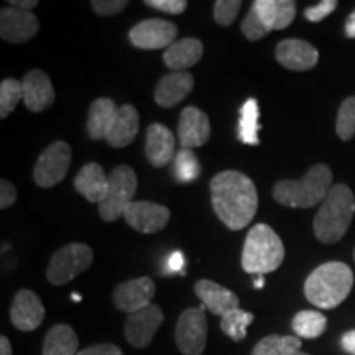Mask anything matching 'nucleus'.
<instances>
[{"label": "nucleus", "instance_id": "7ed1b4c3", "mask_svg": "<svg viewBox=\"0 0 355 355\" xmlns=\"http://www.w3.org/2000/svg\"><path fill=\"white\" fill-rule=\"evenodd\" d=\"M332 171L324 163L311 166L301 180H283L273 186V199L286 207L309 209L326 199L332 188Z\"/></svg>", "mask_w": 355, "mask_h": 355}, {"label": "nucleus", "instance_id": "4be33fe9", "mask_svg": "<svg viewBox=\"0 0 355 355\" xmlns=\"http://www.w3.org/2000/svg\"><path fill=\"white\" fill-rule=\"evenodd\" d=\"M74 188L87 201L101 204L107 194L109 175L97 163H87L74 178Z\"/></svg>", "mask_w": 355, "mask_h": 355}, {"label": "nucleus", "instance_id": "423d86ee", "mask_svg": "<svg viewBox=\"0 0 355 355\" xmlns=\"http://www.w3.org/2000/svg\"><path fill=\"white\" fill-rule=\"evenodd\" d=\"M137 181L135 171L130 166L122 165L114 168L109 175V189L104 201L99 204V216L105 222H114L125 214L127 207L135 198Z\"/></svg>", "mask_w": 355, "mask_h": 355}, {"label": "nucleus", "instance_id": "1a4fd4ad", "mask_svg": "<svg viewBox=\"0 0 355 355\" xmlns=\"http://www.w3.org/2000/svg\"><path fill=\"white\" fill-rule=\"evenodd\" d=\"M176 345L183 355H201L207 343V319L204 306L183 311L176 322Z\"/></svg>", "mask_w": 355, "mask_h": 355}, {"label": "nucleus", "instance_id": "20e7f679", "mask_svg": "<svg viewBox=\"0 0 355 355\" xmlns=\"http://www.w3.org/2000/svg\"><path fill=\"white\" fill-rule=\"evenodd\" d=\"M355 214V198L347 184H334L314 217V235L322 243H336L349 230Z\"/></svg>", "mask_w": 355, "mask_h": 355}, {"label": "nucleus", "instance_id": "ea45409f", "mask_svg": "<svg viewBox=\"0 0 355 355\" xmlns=\"http://www.w3.org/2000/svg\"><path fill=\"white\" fill-rule=\"evenodd\" d=\"M17 201V188L10 181L2 180L0 181V207L7 209L13 202Z\"/></svg>", "mask_w": 355, "mask_h": 355}, {"label": "nucleus", "instance_id": "4468645a", "mask_svg": "<svg viewBox=\"0 0 355 355\" xmlns=\"http://www.w3.org/2000/svg\"><path fill=\"white\" fill-rule=\"evenodd\" d=\"M127 224L141 234H157L166 227L170 220V209L162 204L148 201H133L127 207Z\"/></svg>", "mask_w": 355, "mask_h": 355}, {"label": "nucleus", "instance_id": "bb28decb", "mask_svg": "<svg viewBox=\"0 0 355 355\" xmlns=\"http://www.w3.org/2000/svg\"><path fill=\"white\" fill-rule=\"evenodd\" d=\"M79 340L68 324L51 327L43 340V355H78Z\"/></svg>", "mask_w": 355, "mask_h": 355}, {"label": "nucleus", "instance_id": "3c124183", "mask_svg": "<svg viewBox=\"0 0 355 355\" xmlns=\"http://www.w3.org/2000/svg\"><path fill=\"white\" fill-rule=\"evenodd\" d=\"M354 259H355V254H354Z\"/></svg>", "mask_w": 355, "mask_h": 355}, {"label": "nucleus", "instance_id": "2f4dec72", "mask_svg": "<svg viewBox=\"0 0 355 355\" xmlns=\"http://www.w3.org/2000/svg\"><path fill=\"white\" fill-rule=\"evenodd\" d=\"M24 101V84L13 78L3 79L0 84V117L6 119Z\"/></svg>", "mask_w": 355, "mask_h": 355}, {"label": "nucleus", "instance_id": "e433bc0d", "mask_svg": "<svg viewBox=\"0 0 355 355\" xmlns=\"http://www.w3.org/2000/svg\"><path fill=\"white\" fill-rule=\"evenodd\" d=\"M128 6L127 0H92L91 7L97 15L101 17H114L117 13L125 10Z\"/></svg>", "mask_w": 355, "mask_h": 355}, {"label": "nucleus", "instance_id": "393cba45", "mask_svg": "<svg viewBox=\"0 0 355 355\" xmlns=\"http://www.w3.org/2000/svg\"><path fill=\"white\" fill-rule=\"evenodd\" d=\"M117 112L119 107L109 97H101V99H96L92 102L91 107H89L86 122L89 139L105 140L115 117H117Z\"/></svg>", "mask_w": 355, "mask_h": 355}, {"label": "nucleus", "instance_id": "de8ad7c7", "mask_svg": "<svg viewBox=\"0 0 355 355\" xmlns=\"http://www.w3.org/2000/svg\"><path fill=\"white\" fill-rule=\"evenodd\" d=\"M255 288H259V290L260 288H263V277H261V275L259 278H255Z\"/></svg>", "mask_w": 355, "mask_h": 355}, {"label": "nucleus", "instance_id": "c85d7f7f", "mask_svg": "<svg viewBox=\"0 0 355 355\" xmlns=\"http://www.w3.org/2000/svg\"><path fill=\"white\" fill-rule=\"evenodd\" d=\"M301 339L296 336H266L255 345L252 355H293L300 352Z\"/></svg>", "mask_w": 355, "mask_h": 355}, {"label": "nucleus", "instance_id": "f8f14e48", "mask_svg": "<svg viewBox=\"0 0 355 355\" xmlns=\"http://www.w3.org/2000/svg\"><path fill=\"white\" fill-rule=\"evenodd\" d=\"M155 283L152 278L140 277L128 279L125 283H121L114 290L112 301L115 308L123 311V313H137V311L153 304L152 300L155 296Z\"/></svg>", "mask_w": 355, "mask_h": 355}, {"label": "nucleus", "instance_id": "f03ea898", "mask_svg": "<svg viewBox=\"0 0 355 355\" xmlns=\"http://www.w3.org/2000/svg\"><path fill=\"white\" fill-rule=\"evenodd\" d=\"M354 286V273L343 261H327L306 278L304 296L321 309L337 308Z\"/></svg>", "mask_w": 355, "mask_h": 355}, {"label": "nucleus", "instance_id": "9d476101", "mask_svg": "<svg viewBox=\"0 0 355 355\" xmlns=\"http://www.w3.org/2000/svg\"><path fill=\"white\" fill-rule=\"evenodd\" d=\"M178 26L168 20L148 19L137 24L128 33V40L139 50H162L176 42Z\"/></svg>", "mask_w": 355, "mask_h": 355}, {"label": "nucleus", "instance_id": "dca6fc26", "mask_svg": "<svg viewBox=\"0 0 355 355\" xmlns=\"http://www.w3.org/2000/svg\"><path fill=\"white\" fill-rule=\"evenodd\" d=\"M12 324L19 331L30 332L38 329L44 319V308L38 295L30 290H20L10 306Z\"/></svg>", "mask_w": 355, "mask_h": 355}, {"label": "nucleus", "instance_id": "473e14b6", "mask_svg": "<svg viewBox=\"0 0 355 355\" xmlns=\"http://www.w3.org/2000/svg\"><path fill=\"white\" fill-rule=\"evenodd\" d=\"M336 133L339 139L349 141L355 135V96L347 97L343 104H340L339 114H337L336 121Z\"/></svg>", "mask_w": 355, "mask_h": 355}, {"label": "nucleus", "instance_id": "49530a36", "mask_svg": "<svg viewBox=\"0 0 355 355\" xmlns=\"http://www.w3.org/2000/svg\"><path fill=\"white\" fill-rule=\"evenodd\" d=\"M0 355H12L10 340H8L6 336L0 337Z\"/></svg>", "mask_w": 355, "mask_h": 355}, {"label": "nucleus", "instance_id": "f704fd0d", "mask_svg": "<svg viewBox=\"0 0 355 355\" xmlns=\"http://www.w3.org/2000/svg\"><path fill=\"white\" fill-rule=\"evenodd\" d=\"M241 28L242 33L245 35V38L250 40V42H257V40H261L270 33V28L263 24V20L260 19V15L257 13L254 7L248 10L247 17L242 21Z\"/></svg>", "mask_w": 355, "mask_h": 355}, {"label": "nucleus", "instance_id": "a211bd4d", "mask_svg": "<svg viewBox=\"0 0 355 355\" xmlns=\"http://www.w3.org/2000/svg\"><path fill=\"white\" fill-rule=\"evenodd\" d=\"M24 102L26 109L38 114L51 107L55 102V87L51 79L42 69H32L25 74L24 81Z\"/></svg>", "mask_w": 355, "mask_h": 355}, {"label": "nucleus", "instance_id": "6e6552de", "mask_svg": "<svg viewBox=\"0 0 355 355\" xmlns=\"http://www.w3.org/2000/svg\"><path fill=\"white\" fill-rule=\"evenodd\" d=\"M71 158H73V150L69 144L63 140L51 144L40 155L37 165H35V183L42 188H51V186L61 183L69 171Z\"/></svg>", "mask_w": 355, "mask_h": 355}, {"label": "nucleus", "instance_id": "412c9836", "mask_svg": "<svg viewBox=\"0 0 355 355\" xmlns=\"http://www.w3.org/2000/svg\"><path fill=\"white\" fill-rule=\"evenodd\" d=\"M194 78L188 71L170 73L163 76L155 87V101L159 107H175L193 91Z\"/></svg>", "mask_w": 355, "mask_h": 355}, {"label": "nucleus", "instance_id": "4c0bfd02", "mask_svg": "<svg viewBox=\"0 0 355 355\" xmlns=\"http://www.w3.org/2000/svg\"><path fill=\"white\" fill-rule=\"evenodd\" d=\"M336 8H337L336 0H322V2H319L318 6L306 8L304 17L306 20L314 21V24H316V21H321L326 19V17H329Z\"/></svg>", "mask_w": 355, "mask_h": 355}, {"label": "nucleus", "instance_id": "a18cd8bd", "mask_svg": "<svg viewBox=\"0 0 355 355\" xmlns=\"http://www.w3.org/2000/svg\"><path fill=\"white\" fill-rule=\"evenodd\" d=\"M345 35H347V38H355V10L350 13L347 21H345Z\"/></svg>", "mask_w": 355, "mask_h": 355}, {"label": "nucleus", "instance_id": "8fccbe9b", "mask_svg": "<svg viewBox=\"0 0 355 355\" xmlns=\"http://www.w3.org/2000/svg\"><path fill=\"white\" fill-rule=\"evenodd\" d=\"M293 355H309V354H304V352H301V350H300V352H296V354H293Z\"/></svg>", "mask_w": 355, "mask_h": 355}, {"label": "nucleus", "instance_id": "a878e982", "mask_svg": "<svg viewBox=\"0 0 355 355\" xmlns=\"http://www.w3.org/2000/svg\"><path fill=\"white\" fill-rule=\"evenodd\" d=\"M272 30H283L293 24L296 17V2L293 0H257L252 6Z\"/></svg>", "mask_w": 355, "mask_h": 355}, {"label": "nucleus", "instance_id": "58836bf2", "mask_svg": "<svg viewBox=\"0 0 355 355\" xmlns=\"http://www.w3.org/2000/svg\"><path fill=\"white\" fill-rule=\"evenodd\" d=\"M145 6L155 8V10L170 13V15H180L186 10L188 2L186 0H145Z\"/></svg>", "mask_w": 355, "mask_h": 355}, {"label": "nucleus", "instance_id": "c756f323", "mask_svg": "<svg viewBox=\"0 0 355 355\" xmlns=\"http://www.w3.org/2000/svg\"><path fill=\"white\" fill-rule=\"evenodd\" d=\"M327 327V319L319 311H300L293 318V331L304 339H318Z\"/></svg>", "mask_w": 355, "mask_h": 355}, {"label": "nucleus", "instance_id": "c03bdc74", "mask_svg": "<svg viewBox=\"0 0 355 355\" xmlns=\"http://www.w3.org/2000/svg\"><path fill=\"white\" fill-rule=\"evenodd\" d=\"M8 6L10 7H15V8H20V10H32L38 6L37 0H10L8 2Z\"/></svg>", "mask_w": 355, "mask_h": 355}, {"label": "nucleus", "instance_id": "39448f33", "mask_svg": "<svg viewBox=\"0 0 355 355\" xmlns=\"http://www.w3.org/2000/svg\"><path fill=\"white\" fill-rule=\"evenodd\" d=\"M285 260V245L279 235L266 224L248 230L242 250V268L250 275L272 273Z\"/></svg>", "mask_w": 355, "mask_h": 355}, {"label": "nucleus", "instance_id": "79ce46f5", "mask_svg": "<svg viewBox=\"0 0 355 355\" xmlns=\"http://www.w3.org/2000/svg\"><path fill=\"white\" fill-rule=\"evenodd\" d=\"M166 266H168V273H178V272L183 273V266H184L183 254H181V252H175V254H171V257L166 261Z\"/></svg>", "mask_w": 355, "mask_h": 355}, {"label": "nucleus", "instance_id": "c9c22d12", "mask_svg": "<svg viewBox=\"0 0 355 355\" xmlns=\"http://www.w3.org/2000/svg\"><path fill=\"white\" fill-rule=\"evenodd\" d=\"M241 0H217L214 3V20L220 26H230L241 12Z\"/></svg>", "mask_w": 355, "mask_h": 355}, {"label": "nucleus", "instance_id": "2eb2a0df", "mask_svg": "<svg viewBox=\"0 0 355 355\" xmlns=\"http://www.w3.org/2000/svg\"><path fill=\"white\" fill-rule=\"evenodd\" d=\"M178 139L184 150L199 148L211 139L209 117L198 107H186L180 115Z\"/></svg>", "mask_w": 355, "mask_h": 355}, {"label": "nucleus", "instance_id": "aec40b11", "mask_svg": "<svg viewBox=\"0 0 355 355\" xmlns=\"http://www.w3.org/2000/svg\"><path fill=\"white\" fill-rule=\"evenodd\" d=\"M194 291L201 300L202 306H206V309H209L214 316L222 318L239 308V296L211 279H199L194 286Z\"/></svg>", "mask_w": 355, "mask_h": 355}, {"label": "nucleus", "instance_id": "a19ab883", "mask_svg": "<svg viewBox=\"0 0 355 355\" xmlns=\"http://www.w3.org/2000/svg\"><path fill=\"white\" fill-rule=\"evenodd\" d=\"M78 355H123L121 347L112 344H97L91 345V347L79 350Z\"/></svg>", "mask_w": 355, "mask_h": 355}, {"label": "nucleus", "instance_id": "5701e85b", "mask_svg": "<svg viewBox=\"0 0 355 355\" xmlns=\"http://www.w3.org/2000/svg\"><path fill=\"white\" fill-rule=\"evenodd\" d=\"M140 128V117L137 109L130 104L119 107L117 117L110 127V130L105 137V141L114 148H123L135 140L137 133Z\"/></svg>", "mask_w": 355, "mask_h": 355}, {"label": "nucleus", "instance_id": "37998d69", "mask_svg": "<svg viewBox=\"0 0 355 355\" xmlns=\"http://www.w3.org/2000/svg\"><path fill=\"white\" fill-rule=\"evenodd\" d=\"M340 345H343L345 352L355 355V329L345 332L343 339H340Z\"/></svg>", "mask_w": 355, "mask_h": 355}, {"label": "nucleus", "instance_id": "f257e3e1", "mask_svg": "<svg viewBox=\"0 0 355 355\" xmlns=\"http://www.w3.org/2000/svg\"><path fill=\"white\" fill-rule=\"evenodd\" d=\"M211 201L217 217L230 230H242L259 209L254 181L241 171H222L211 181Z\"/></svg>", "mask_w": 355, "mask_h": 355}, {"label": "nucleus", "instance_id": "f3484780", "mask_svg": "<svg viewBox=\"0 0 355 355\" xmlns=\"http://www.w3.org/2000/svg\"><path fill=\"white\" fill-rule=\"evenodd\" d=\"M278 63L291 71H309L318 64L319 53L313 44L298 38H288L278 43L275 50Z\"/></svg>", "mask_w": 355, "mask_h": 355}, {"label": "nucleus", "instance_id": "09e8293b", "mask_svg": "<svg viewBox=\"0 0 355 355\" xmlns=\"http://www.w3.org/2000/svg\"><path fill=\"white\" fill-rule=\"evenodd\" d=\"M71 298H73L74 301H81V296H79L78 293H76V295H73V296H71Z\"/></svg>", "mask_w": 355, "mask_h": 355}, {"label": "nucleus", "instance_id": "cd10ccee", "mask_svg": "<svg viewBox=\"0 0 355 355\" xmlns=\"http://www.w3.org/2000/svg\"><path fill=\"white\" fill-rule=\"evenodd\" d=\"M260 109L259 102L248 99L241 109V122H239V139L245 145H259L260 132Z\"/></svg>", "mask_w": 355, "mask_h": 355}, {"label": "nucleus", "instance_id": "72a5a7b5", "mask_svg": "<svg viewBox=\"0 0 355 355\" xmlns=\"http://www.w3.org/2000/svg\"><path fill=\"white\" fill-rule=\"evenodd\" d=\"M199 171H201V166H199L196 155L184 148L178 152L175 157V173L178 181H181V183L194 181L199 176Z\"/></svg>", "mask_w": 355, "mask_h": 355}, {"label": "nucleus", "instance_id": "6ab92c4d", "mask_svg": "<svg viewBox=\"0 0 355 355\" xmlns=\"http://www.w3.org/2000/svg\"><path fill=\"white\" fill-rule=\"evenodd\" d=\"M146 159L153 166L162 168L176 157V140L170 128L162 123H152L146 130L145 140Z\"/></svg>", "mask_w": 355, "mask_h": 355}, {"label": "nucleus", "instance_id": "ddd939ff", "mask_svg": "<svg viewBox=\"0 0 355 355\" xmlns=\"http://www.w3.org/2000/svg\"><path fill=\"white\" fill-rule=\"evenodd\" d=\"M38 19L28 10L3 7L0 12V37L8 43H26L38 33Z\"/></svg>", "mask_w": 355, "mask_h": 355}, {"label": "nucleus", "instance_id": "0eeeda50", "mask_svg": "<svg viewBox=\"0 0 355 355\" xmlns=\"http://www.w3.org/2000/svg\"><path fill=\"white\" fill-rule=\"evenodd\" d=\"M94 254L86 243H68L51 257L46 278L51 285L63 286L92 265Z\"/></svg>", "mask_w": 355, "mask_h": 355}, {"label": "nucleus", "instance_id": "7c9ffc66", "mask_svg": "<svg viewBox=\"0 0 355 355\" xmlns=\"http://www.w3.org/2000/svg\"><path fill=\"white\" fill-rule=\"evenodd\" d=\"M254 314L237 308L220 318V329L225 336H229L234 343H241V340L247 337V327L254 322Z\"/></svg>", "mask_w": 355, "mask_h": 355}, {"label": "nucleus", "instance_id": "b1692460", "mask_svg": "<svg viewBox=\"0 0 355 355\" xmlns=\"http://www.w3.org/2000/svg\"><path fill=\"white\" fill-rule=\"evenodd\" d=\"M204 46L198 38H181L176 40L168 50H165L163 61L175 73L189 69L191 66L198 64L202 58Z\"/></svg>", "mask_w": 355, "mask_h": 355}, {"label": "nucleus", "instance_id": "9b49d317", "mask_svg": "<svg viewBox=\"0 0 355 355\" xmlns=\"http://www.w3.org/2000/svg\"><path fill=\"white\" fill-rule=\"evenodd\" d=\"M163 311L157 304H150L146 308L128 314L125 321V339L135 349H145L153 340L155 334L163 324Z\"/></svg>", "mask_w": 355, "mask_h": 355}]
</instances>
